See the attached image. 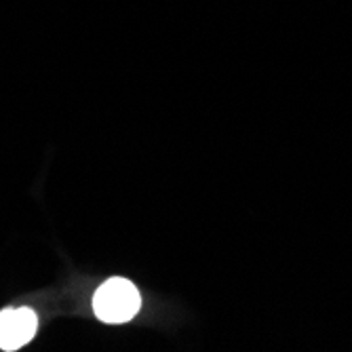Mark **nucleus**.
<instances>
[{
  "label": "nucleus",
  "instance_id": "obj_1",
  "mask_svg": "<svg viewBox=\"0 0 352 352\" xmlns=\"http://www.w3.org/2000/svg\"><path fill=\"white\" fill-rule=\"evenodd\" d=\"M142 298L138 287L126 278L106 280L93 298V310L104 323H126L138 314Z\"/></svg>",
  "mask_w": 352,
  "mask_h": 352
},
{
  "label": "nucleus",
  "instance_id": "obj_2",
  "mask_svg": "<svg viewBox=\"0 0 352 352\" xmlns=\"http://www.w3.org/2000/svg\"><path fill=\"white\" fill-rule=\"evenodd\" d=\"M36 314L30 308H9L0 312V348L17 350L36 333Z\"/></svg>",
  "mask_w": 352,
  "mask_h": 352
}]
</instances>
